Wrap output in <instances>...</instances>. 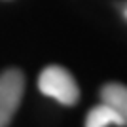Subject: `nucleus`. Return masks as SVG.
Instances as JSON below:
<instances>
[{
  "mask_svg": "<svg viewBox=\"0 0 127 127\" xmlns=\"http://www.w3.org/2000/svg\"><path fill=\"white\" fill-rule=\"evenodd\" d=\"M101 97H102V102L112 106L120 114L123 125L127 127V85L116 84V82L106 84L101 89Z\"/></svg>",
  "mask_w": 127,
  "mask_h": 127,
  "instance_id": "3",
  "label": "nucleus"
},
{
  "mask_svg": "<svg viewBox=\"0 0 127 127\" xmlns=\"http://www.w3.org/2000/svg\"><path fill=\"white\" fill-rule=\"evenodd\" d=\"M23 91H25V76L21 70L10 68L0 74V127H8L13 120Z\"/></svg>",
  "mask_w": 127,
  "mask_h": 127,
  "instance_id": "2",
  "label": "nucleus"
},
{
  "mask_svg": "<svg viewBox=\"0 0 127 127\" xmlns=\"http://www.w3.org/2000/svg\"><path fill=\"white\" fill-rule=\"evenodd\" d=\"M38 89L46 97H51L64 106H72L80 99L76 80L66 68L59 64H49L38 76Z\"/></svg>",
  "mask_w": 127,
  "mask_h": 127,
  "instance_id": "1",
  "label": "nucleus"
},
{
  "mask_svg": "<svg viewBox=\"0 0 127 127\" xmlns=\"http://www.w3.org/2000/svg\"><path fill=\"white\" fill-rule=\"evenodd\" d=\"M108 125H123L120 114L106 102L93 106L85 118V127H108Z\"/></svg>",
  "mask_w": 127,
  "mask_h": 127,
  "instance_id": "4",
  "label": "nucleus"
},
{
  "mask_svg": "<svg viewBox=\"0 0 127 127\" xmlns=\"http://www.w3.org/2000/svg\"><path fill=\"white\" fill-rule=\"evenodd\" d=\"M122 13H123V17L127 19V2H125L123 6H122Z\"/></svg>",
  "mask_w": 127,
  "mask_h": 127,
  "instance_id": "5",
  "label": "nucleus"
}]
</instances>
